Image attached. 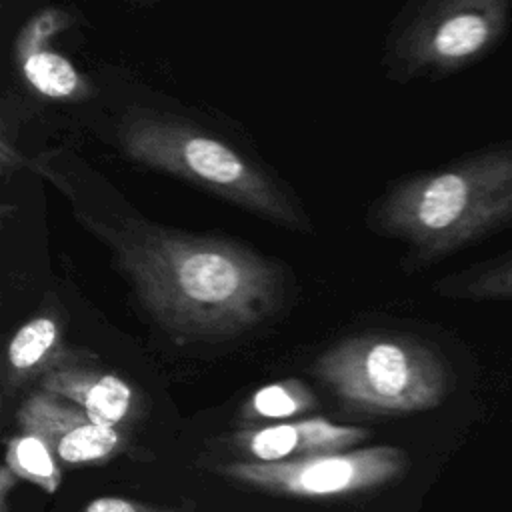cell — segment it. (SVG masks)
<instances>
[{
  "instance_id": "12",
  "label": "cell",
  "mask_w": 512,
  "mask_h": 512,
  "mask_svg": "<svg viewBox=\"0 0 512 512\" xmlns=\"http://www.w3.org/2000/svg\"><path fill=\"white\" fill-rule=\"evenodd\" d=\"M432 290L442 298L460 302H512V250L442 276Z\"/></svg>"
},
{
  "instance_id": "6",
  "label": "cell",
  "mask_w": 512,
  "mask_h": 512,
  "mask_svg": "<svg viewBox=\"0 0 512 512\" xmlns=\"http://www.w3.org/2000/svg\"><path fill=\"white\" fill-rule=\"evenodd\" d=\"M406 468V454L394 446L320 454L288 462H234L224 472L244 484L292 494L338 496L380 486Z\"/></svg>"
},
{
  "instance_id": "7",
  "label": "cell",
  "mask_w": 512,
  "mask_h": 512,
  "mask_svg": "<svg viewBox=\"0 0 512 512\" xmlns=\"http://www.w3.org/2000/svg\"><path fill=\"white\" fill-rule=\"evenodd\" d=\"M18 424L24 434L44 442L62 464L98 462L120 446L116 428L100 426L76 404L46 390L32 392L18 410Z\"/></svg>"
},
{
  "instance_id": "14",
  "label": "cell",
  "mask_w": 512,
  "mask_h": 512,
  "mask_svg": "<svg viewBox=\"0 0 512 512\" xmlns=\"http://www.w3.org/2000/svg\"><path fill=\"white\" fill-rule=\"evenodd\" d=\"M6 466L18 476L44 492L52 494L62 482V470L52 452L30 434H20L8 440Z\"/></svg>"
},
{
  "instance_id": "5",
  "label": "cell",
  "mask_w": 512,
  "mask_h": 512,
  "mask_svg": "<svg viewBox=\"0 0 512 512\" xmlns=\"http://www.w3.org/2000/svg\"><path fill=\"white\" fill-rule=\"evenodd\" d=\"M512 28V0H426L410 4L388 42V76L444 78L492 56Z\"/></svg>"
},
{
  "instance_id": "11",
  "label": "cell",
  "mask_w": 512,
  "mask_h": 512,
  "mask_svg": "<svg viewBox=\"0 0 512 512\" xmlns=\"http://www.w3.org/2000/svg\"><path fill=\"white\" fill-rule=\"evenodd\" d=\"M72 354L64 344V324L52 310L26 320L10 338L4 360V388L14 390L30 378L44 376L68 362Z\"/></svg>"
},
{
  "instance_id": "8",
  "label": "cell",
  "mask_w": 512,
  "mask_h": 512,
  "mask_svg": "<svg viewBox=\"0 0 512 512\" xmlns=\"http://www.w3.org/2000/svg\"><path fill=\"white\" fill-rule=\"evenodd\" d=\"M72 16L62 8L36 12L18 32L14 54L22 76L40 96L50 100H80L90 94L88 82L68 58L52 50L50 38L68 28Z\"/></svg>"
},
{
  "instance_id": "2",
  "label": "cell",
  "mask_w": 512,
  "mask_h": 512,
  "mask_svg": "<svg viewBox=\"0 0 512 512\" xmlns=\"http://www.w3.org/2000/svg\"><path fill=\"white\" fill-rule=\"evenodd\" d=\"M370 226L426 268L512 228V138L410 174L376 202Z\"/></svg>"
},
{
  "instance_id": "9",
  "label": "cell",
  "mask_w": 512,
  "mask_h": 512,
  "mask_svg": "<svg viewBox=\"0 0 512 512\" xmlns=\"http://www.w3.org/2000/svg\"><path fill=\"white\" fill-rule=\"evenodd\" d=\"M366 436L368 430L358 426L334 424L324 418H306L246 430L238 436V444L254 458V462H288L344 452Z\"/></svg>"
},
{
  "instance_id": "4",
  "label": "cell",
  "mask_w": 512,
  "mask_h": 512,
  "mask_svg": "<svg viewBox=\"0 0 512 512\" xmlns=\"http://www.w3.org/2000/svg\"><path fill=\"white\" fill-rule=\"evenodd\" d=\"M314 374L352 410L412 414L440 406L456 372L432 344L410 334L366 332L344 338L314 362Z\"/></svg>"
},
{
  "instance_id": "13",
  "label": "cell",
  "mask_w": 512,
  "mask_h": 512,
  "mask_svg": "<svg viewBox=\"0 0 512 512\" xmlns=\"http://www.w3.org/2000/svg\"><path fill=\"white\" fill-rule=\"evenodd\" d=\"M316 406L312 390L296 378L280 380L256 390L242 406L246 420H284Z\"/></svg>"
},
{
  "instance_id": "15",
  "label": "cell",
  "mask_w": 512,
  "mask_h": 512,
  "mask_svg": "<svg viewBox=\"0 0 512 512\" xmlns=\"http://www.w3.org/2000/svg\"><path fill=\"white\" fill-rule=\"evenodd\" d=\"M86 512H166V510H156V508H150L146 504L126 500V498L106 496V498L92 500L86 506Z\"/></svg>"
},
{
  "instance_id": "1",
  "label": "cell",
  "mask_w": 512,
  "mask_h": 512,
  "mask_svg": "<svg viewBox=\"0 0 512 512\" xmlns=\"http://www.w3.org/2000/svg\"><path fill=\"white\" fill-rule=\"evenodd\" d=\"M88 224L110 244L144 310L174 338H232L282 304L278 266L244 244L140 220Z\"/></svg>"
},
{
  "instance_id": "3",
  "label": "cell",
  "mask_w": 512,
  "mask_h": 512,
  "mask_svg": "<svg viewBox=\"0 0 512 512\" xmlns=\"http://www.w3.org/2000/svg\"><path fill=\"white\" fill-rule=\"evenodd\" d=\"M118 142L138 164L192 182L278 226L312 228L304 210L266 170L194 124L158 114H132L122 122Z\"/></svg>"
},
{
  "instance_id": "16",
  "label": "cell",
  "mask_w": 512,
  "mask_h": 512,
  "mask_svg": "<svg viewBox=\"0 0 512 512\" xmlns=\"http://www.w3.org/2000/svg\"><path fill=\"white\" fill-rule=\"evenodd\" d=\"M18 476L4 464L2 470H0V506H2V512H6V496L10 492V488L16 484Z\"/></svg>"
},
{
  "instance_id": "10",
  "label": "cell",
  "mask_w": 512,
  "mask_h": 512,
  "mask_svg": "<svg viewBox=\"0 0 512 512\" xmlns=\"http://www.w3.org/2000/svg\"><path fill=\"white\" fill-rule=\"evenodd\" d=\"M40 390L56 394L78 408L100 426L116 428L134 408L132 386L112 372L78 364L60 366L40 378Z\"/></svg>"
}]
</instances>
